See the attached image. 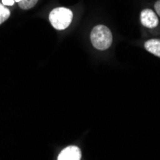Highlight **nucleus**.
Here are the masks:
<instances>
[{
    "mask_svg": "<svg viewBox=\"0 0 160 160\" xmlns=\"http://www.w3.org/2000/svg\"><path fill=\"white\" fill-rule=\"evenodd\" d=\"M90 40L92 45L101 51L107 50L110 47L113 37L112 33L105 25H97L95 26L90 34Z\"/></svg>",
    "mask_w": 160,
    "mask_h": 160,
    "instance_id": "f257e3e1",
    "label": "nucleus"
},
{
    "mask_svg": "<svg viewBox=\"0 0 160 160\" xmlns=\"http://www.w3.org/2000/svg\"><path fill=\"white\" fill-rule=\"evenodd\" d=\"M72 19H73V12L63 7L55 8L49 14V21L57 30H64L69 27Z\"/></svg>",
    "mask_w": 160,
    "mask_h": 160,
    "instance_id": "f03ea898",
    "label": "nucleus"
},
{
    "mask_svg": "<svg viewBox=\"0 0 160 160\" xmlns=\"http://www.w3.org/2000/svg\"><path fill=\"white\" fill-rule=\"evenodd\" d=\"M140 21L146 28H155L159 23L156 13L151 9H145L141 12Z\"/></svg>",
    "mask_w": 160,
    "mask_h": 160,
    "instance_id": "7ed1b4c3",
    "label": "nucleus"
},
{
    "mask_svg": "<svg viewBox=\"0 0 160 160\" xmlns=\"http://www.w3.org/2000/svg\"><path fill=\"white\" fill-rule=\"evenodd\" d=\"M82 157V152L79 147L74 146H68L63 149L61 153L58 156L59 160H80Z\"/></svg>",
    "mask_w": 160,
    "mask_h": 160,
    "instance_id": "20e7f679",
    "label": "nucleus"
},
{
    "mask_svg": "<svg viewBox=\"0 0 160 160\" xmlns=\"http://www.w3.org/2000/svg\"><path fill=\"white\" fill-rule=\"evenodd\" d=\"M145 48L151 54L160 58V39L152 38L145 42Z\"/></svg>",
    "mask_w": 160,
    "mask_h": 160,
    "instance_id": "39448f33",
    "label": "nucleus"
},
{
    "mask_svg": "<svg viewBox=\"0 0 160 160\" xmlns=\"http://www.w3.org/2000/svg\"><path fill=\"white\" fill-rule=\"evenodd\" d=\"M10 14H11L10 10L5 5L0 3V25L10 18Z\"/></svg>",
    "mask_w": 160,
    "mask_h": 160,
    "instance_id": "423d86ee",
    "label": "nucleus"
},
{
    "mask_svg": "<svg viewBox=\"0 0 160 160\" xmlns=\"http://www.w3.org/2000/svg\"><path fill=\"white\" fill-rule=\"evenodd\" d=\"M38 1V0H21L20 2H18V5L23 10H30L35 7Z\"/></svg>",
    "mask_w": 160,
    "mask_h": 160,
    "instance_id": "0eeeda50",
    "label": "nucleus"
},
{
    "mask_svg": "<svg viewBox=\"0 0 160 160\" xmlns=\"http://www.w3.org/2000/svg\"><path fill=\"white\" fill-rule=\"evenodd\" d=\"M154 9H155V12H157V14L160 17V0H157L154 4Z\"/></svg>",
    "mask_w": 160,
    "mask_h": 160,
    "instance_id": "6e6552de",
    "label": "nucleus"
},
{
    "mask_svg": "<svg viewBox=\"0 0 160 160\" xmlns=\"http://www.w3.org/2000/svg\"><path fill=\"white\" fill-rule=\"evenodd\" d=\"M14 3V0H2V4L7 6H12Z\"/></svg>",
    "mask_w": 160,
    "mask_h": 160,
    "instance_id": "1a4fd4ad",
    "label": "nucleus"
},
{
    "mask_svg": "<svg viewBox=\"0 0 160 160\" xmlns=\"http://www.w3.org/2000/svg\"><path fill=\"white\" fill-rule=\"evenodd\" d=\"M14 1H16V2H18H18H20V1H21V0H14Z\"/></svg>",
    "mask_w": 160,
    "mask_h": 160,
    "instance_id": "9d476101",
    "label": "nucleus"
}]
</instances>
